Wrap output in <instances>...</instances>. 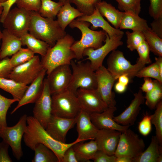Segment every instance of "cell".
<instances>
[{
  "mask_svg": "<svg viewBox=\"0 0 162 162\" xmlns=\"http://www.w3.org/2000/svg\"><path fill=\"white\" fill-rule=\"evenodd\" d=\"M52 114L63 118H76L81 109L76 94L68 88L51 95Z\"/></svg>",
  "mask_w": 162,
  "mask_h": 162,
  "instance_id": "6",
  "label": "cell"
},
{
  "mask_svg": "<svg viewBox=\"0 0 162 162\" xmlns=\"http://www.w3.org/2000/svg\"><path fill=\"white\" fill-rule=\"evenodd\" d=\"M145 143L134 131L129 128L121 132L114 154L116 157L125 156L133 159L144 150Z\"/></svg>",
  "mask_w": 162,
  "mask_h": 162,
  "instance_id": "9",
  "label": "cell"
},
{
  "mask_svg": "<svg viewBox=\"0 0 162 162\" xmlns=\"http://www.w3.org/2000/svg\"><path fill=\"white\" fill-rule=\"evenodd\" d=\"M47 77L51 95L68 88L70 82L72 70L70 65L59 66L54 69Z\"/></svg>",
  "mask_w": 162,
  "mask_h": 162,
  "instance_id": "16",
  "label": "cell"
},
{
  "mask_svg": "<svg viewBox=\"0 0 162 162\" xmlns=\"http://www.w3.org/2000/svg\"><path fill=\"white\" fill-rule=\"evenodd\" d=\"M23 138L25 145L33 151L39 143L46 146L55 153L59 162H62L64 154L69 148L83 141L77 138L69 143L57 141L51 136L39 122L32 116L27 117V127Z\"/></svg>",
  "mask_w": 162,
  "mask_h": 162,
  "instance_id": "1",
  "label": "cell"
},
{
  "mask_svg": "<svg viewBox=\"0 0 162 162\" xmlns=\"http://www.w3.org/2000/svg\"><path fill=\"white\" fill-rule=\"evenodd\" d=\"M76 96L81 110L90 114L101 112L108 107L96 89L80 88L77 90Z\"/></svg>",
  "mask_w": 162,
  "mask_h": 162,
  "instance_id": "15",
  "label": "cell"
},
{
  "mask_svg": "<svg viewBox=\"0 0 162 162\" xmlns=\"http://www.w3.org/2000/svg\"><path fill=\"white\" fill-rule=\"evenodd\" d=\"M70 66L72 76L68 89L76 94L80 88L96 89L97 87L95 71L92 68L90 62H86L71 61Z\"/></svg>",
  "mask_w": 162,
  "mask_h": 162,
  "instance_id": "5",
  "label": "cell"
},
{
  "mask_svg": "<svg viewBox=\"0 0 162 162\" xmlns=\"http://www.w3.org/2000/svg\"><path fill=\"white\" fill-rule=\"evenodd\" d=\"M139 15L131 11L124 12L121 21L119 29H130L133 31L143 32L149 27L146 20Z\"/></svg>",
  "mask_w": 162,
  "mask_h": 162,
  "instance_id": "25",
  "label": "cell"
},
{
  "mask_svg": "<svg viewBox=\"0 0 162 162\" xmlns=\"http://www.w3.org/2000/svg\"><path fill=\"white\" fill-rule=\"evenodd\" d=\"M90 25L88 22L76 19L69 25L71 28H78L81 33V39L75 41L71 47L77 60L83 58V53L85 49L90 48L97 49L105 42L107 34L103 30L97 31L92 29L89 28Z\"/></svg>",
  "mask_w": 162,
  "mask_h": 162,
  "instance_id": "4",
  "label": "cell"
},
{
  "mask_svg": "<svg viewBox=\"0 0 162 162\" xmlns=\"http://www.w3.org/2000/svg\"><path fill=\"white\" fill-rule=\"evenodd\" d=\"M46 70L44 68L36 78L28 86L21 99L11 112L12 114L22 106L34 103L41 95L43 88Z\"/></svg>",
  "mask_w": 162,
  "mask_h": 162,
  "instance_id": "21",
  "label": "cell"
},
{
  "mask_svg": "<svg viewBox=\"0 0 162 162\" xmlns=\"http://www.w3.org/2000/svg\"><path fill=\"white\" fill-rule=\"evenodd\" d=\"M126 86L118 82L114 86L115 91L118 93H122L125 92L127 88Z\"/></svg>",
  "mask_w": 162,
  "mask_h": 162,
  "instance_id": "54",
  "label": "cell"
},
{
  "mask_svg": "<svg viewBox=\"0 0 162 162\" xmlns=\"http://www.w3.org/2000/svg\"><path fill=\"white\" fill-rule=\"evenodd\" d=\"M17 0H7L6 1L1 3L3 7V10L0 17V22L2 23L7 14L10 10L12 5L15 3Z\"/></svg>",
  "mask_w": 162,
  "mask_h": 162,
  "instance_id": "52",
  "label": "cell"
},
{
  "mask_svg": "<svg viewBox=\"0 0 162 162\" xmlns=\"http://www.w3.org/2000/svg\"><path fill=\"white\" fill-rule=\"evenodd\" d=\"M34 56V53L28 48H21L12 56L10 59V63L14 68L28 61Z\"/></svg>",
  "mask_w": 162,
  "mask_h": 162,
  "instance_id": "37",
  "label": "cell"
},
{
  "mask_svg": "<svg viewBox=\"0 0 162 162\" xmlns=\"http://www.w3.org/2000/svg\"><path fill=\"white\" fill-rule=\"evenodd\" d=\"M75 41L74 38L67 34L58 40L53 46L50 47L45 55L42 57L41 62L48 75L55 68L59 66L69 64L76 58L71 46Z\"/></svg>",
  "mask_w": 162,
  "mask_h": 162,
  "instance_id": "3",
  "label": "cell"
},
{
  "mask_svg": "<svg viewBox=\"0 0 162 162\" xmlns=\"http://www.w3.org/2000/svg\"><path fill=\"white\" fill-rule=\"evenodd\" d=\"M76 20L89 23L92 25L91 29L93 30L100 28L104 31L110 38L123 37V31L111 26L101 15L95 7L93 12L89 15H83L77 18Z\"/></svg>",
  "mask_w": 162,
  "mask_h": 162,
  "instance_id": "22",
  "label": "cell"
},
{
  "mask_svg": "<svg viewBox=\"0 0 162 162\" xmlns=\"http://www.w3.org/2000/svg\"><path fill=\"white\" fill-rule=\"evenodd\" d=\"M96 7L101 15L106 17L114 28L119 29L124 12L119 11L111 4L104 1H100L98 2Z\"/></svg>",
  "mask_w": 162,
  "mask_h": 162,
  "instance_id": "27",
  "label": "cell"
},
{
  "mask_svg": "<svg viewBox=\"0 0 162 162\" xmlns=\"http://www.w3.org/2000/svg\"><path fill=\"white\" fill-rule=\"evenodd\" d=\"M162 147L155 136H152L151 142L146 149L133 162H162Z\"/></svg>",
  "mask_w": 162,
  "mask_h": 162,
  "instance_id": "26",
  "label": "cell"
},
{
  "mask_svg": "<svg viewBox=\"0 0 162 162\" xmlns=\"http://www.w3.org/2000/svg\"><path fill=\"white\" fill-rule=\"evenodd\" d=\"M154 82V88L144 96L146 104L151 110L155 109L162 98V84L156 80Z\"/></svg>",
  "mask_w": 162,
  "mask_h": 162,
  "instance_id": "35",
  "label": "cell"
},
{
  "mask_svg": "<svg viewBox=\"0 0 162 162\" xmlns=\"http://www.w3.org/2000/svg\"><path fill=\"white\" fill-rule=\"evenodd\" d=\"M115 162H133V159L125 156L116 157Z\"/></svg>",
  "mask_w": 162,
  "mask_h": 162,
  "instance_id": "56",
  "label": "cell"
},
{
  "mask_svg": "<svg viewBox=\"0 0 162 162\" xmlns=\"http://www.w3.org/2000/svg\"><path fill=\"white\" fill-rule=\"evenodd\" d=\"M33 151L34 155L32 160V162H59L55 153L43 144L37 145Z\"/></svg>",
  "mask_w": 162,
  "mask_h": 162,
  "instance_id": "32",
  "label": "cell"
},
{
  "mask_svg": "<svg viewBox=\"0 0 162 162\" xmlns=\"http://www.w3.org/2000/svg\"><path fill=\"white\" fill-rule=\"evenodd\" d=\"M28 87L12 79L0 77V88L9 93L18 102Z\"/></svg>",
  "mask_w": 162,
  "mask_h": 162,
  "instance_id": "30",
  "label": "cell"
},
{
  "mask_svg": "<svg viewBox=\"0 0 162 162\" xmlns=\"http://www.w3.org/2000/svg\"><path fill=\"white\" fill-rule=\"evenodd\" d=\"M136 76L140 78H153L162 84V75L155 62L147 67L142 68L137 72Z\"/></svg>",
  "mask_w": 162,
  "mask_h": 162,
  "instance_id": "38",
  "label": "cell"
},
{
  "mask_svg": "<svg viewBox=\"0 0 162 162\" xmlns=\"http://www.w3.org/2000/svg\"><path fill=\"white\" fill-rule=\"evenodd\" d=\"M74 4L84 15H89L94 12L97 4L101 0H68Z\"/></svg>",
  "mask_w": 162,
  "mask_h": 162,
  "instance_id": "39",
  "label": "cell"
},
{
  "mask_svg": "<svg viewBox=\"0 0 162 162\" xmlns=\"http://www.w3.org/2000/svg\"><path fill=\"white\" fill-rule=\"evenodd\" d=\"M116 156L110 155L104 152L98 150L92 160L94 162H115Z\"/></svg>",
  "mask_w": 162,
  "mask_h": 162,
  "instance_id": "48",
  "label": "cell"
},
{
  "mask_svg": "<svg viewBox=\"0 0 162 162\" xmlns=\"http://www.w3.org/2000/svg\"><path fill=\"white\" fill-rule=\"evenodd\" d=\"M31 11L17 7L10 9L2 23L4 29L20 38L28 32Z\"/></svg>",
  "mask_w": 162,
  "mask_h": 162,
  "instance_id": "10",
  "label": "cell"
},
{
  "mask_svg": "<svg viewBox=\"0 0 162 162\" xmlns=\"http://www.w3.org/2000/svg\"><path fill=\"white\" fill-rule=\"evenodd\" d=\"M90 114L81 110L76 117L77 138L83 141L94 140L98 130L92 122Z\"/></svg>",
  "mask_w": 162,
  "mask_h": 162,
  "instance_id": "23",
  "label": "cell"
},
{
  "mask_svg": "<svg viewBox=\"0 0 162 162\" xmlns=\"http://www.w3.org/2000/svg\"><path fill=\"white\" fill-rule=\"evenodd\" d=\"M95 71L97 82L96 90L108 107L115 106L116 102L112 88L116 80L103 65Z\"/></svg>",
  "mask_w": 162,
  "mask_h": 162,
  "instance_id": "13",
  "label": "cell"
},
{
  "mask_svg": "<svg viewBox=\"0 0 162 162\" xmlns=\"http://www.w3.org/2000/svg\"><path fill=\"white\" fill-rule=\"evenodd\" d=\"M122 38H110L107 34L104 44L96 49L91 48L85 49L83 56L87 57L86 59L89 61L92 68L95 71L103 65L105 58L110 52L123 45L121 40Z\"/></svg>",
  "mask_w": 162,
  "mask_h": 162,
  "instance_id": "12",
  "label": "cell"
},
{
  "mask_svg": "<svg viewBox=\"0 0 162 162\" xmlns=\"http://www.w3.org/2000/svg\"><path fill=\"white\" fill-rule=\"evenodd\" d=\"M9 145L2 140L0 142V162H12L8 154Z\"/></svg>",
  "mask_w": 162,
  "mask_h": 162,
  "instance_id": "49",
  "label": "cell"
},
{
  "mask_svg": "<svg viewBox=\"0 0 162 162\" xmlns=\"http://www.w3.org/2000/svg\"><path fill=\"white\" fill-rule=\"evenodd\" d=\"M17 100L7 98L0 94V128L7 126L6 116L11 105Z\"/></svg>",
  "mask_w": 162,
  "mask_h": 162,
  "instance_id": "41",
  "label": "cell"
},
{
  "mask_svg": "<svg viewBox=\"0 0 162 162\" xmlns=\"http://www.w3.org/2000/svg\"><path fill=\"white\" fill-rule=\"evenodd\" d=\"M28 32L34 37L43 40L50 47L64 36L66 32L63 30L57 20L44 17L38 12L31 11Z\"/></svg>",
  "mask_w": 162,
  "mask_h": 162,
  "instance_id": "2",
  "label": "cell"
},
{
  "mask_svg": "<svg viewBox=\"0 0 162 162\" xmlns=\"http://www.w3.org/2000/svg\"><path fill=\"white\" fill-rule=\"evenodd\" d=\"M150 25L152 31L162 38V17L154 19Z\"/></svg>",
  "mask_w": 162,
  "mask_h": 162,
  "instance_id": "51",
  "label": "cell"
},
{
  "mask_svg": "<svg viewBox=\"0 0 162 162\" xmlns=\"http://www.w3.org/2000/svg\"><path fill=\"white\" fill-rule=\"evenodd\" d=\"M34 103L33 117L45 129L52 115L51 94L46 78L44 79L42 94Z\"/></svg>",
  "mask_w": 162,
  "mask_h": 162,
  "instance_id": "14",
  "label": "cell"
},
{
  "mask_svg": "<svg viewBox=\"0 0 162 162\" xmlns=\"http://www.w3.org/2000/svg\"><path fill=\"white\" fill-rule=\"evenodd\" d=\"M44 68L39 56L34 55L28 61L14 67L8 78L27 85L36 78Z\"/></svg>",
  "mask_w": 162,
  "mask_h": 162,
  "instance_id": "11",
  "label": "cell"
},
{
  "mask_svg": "<svg viewBox=\"0 0 162 162\" xmlns=\"http://www.w3.org/2000/svg\"><path fill=\"white\" fill-rule=\"evenodd\" d=\"M20 39L22 45L26 46L34 54H40L41 57L45 55L50 47L46 42L34 37L28 32L22 36Z\"/></svg>",
  "mask_w": 162,
  "mask_h": 162,
  "instance_id": "31",
  "label": "cell"
},
{
  "mask_svg": "<svg viewBox=\"0 0 162 162\" xmlns=\"http://www.w3.org/2000/svg\"><path fill=\"white\" fill-rule=\"evenodd\" d=\"M83 142L74 144L73 147L79 162L89 161L98 150L97 144L95 140L88 142Z\"/></svg>",
  "mask_w": 162,
  "mask_h": 162,
  "instance_id": "28",
  "label": "cell"
},
{
  "mask_svg": "<svg viewBox=\"0 0 162 162\" xmlns=\"http://www.w3.org/2000/svg\"><path fill=\"white\" fill-rule=\"evenodd\" d=\"M150 51L158 56L162 57V38L149 28L143 32Z\"/></svg>",
  "mask_w": 162,
  "mask_h": 162,
  "instance_id": "34",
  "label": "cell"
},
{
  "mask_svg": "<svg viewBox=\"0 0 162 162\" xmlns=\"http://www.w3.org/2000/svg\"><path fill=\"white\" fill-rule=\"evenodd\" d=\"M145 101L144 96L140 89L134 94V98L129 106L122 113L114 117L118 124L129 126L134 124L141 110V105Z\"/></svg>",
  "mask_w": 162,
  "mask_h": 162,
  "instance_id": "19",
  "label": "cell"
},
{
  "mask_svg": "<svg viewBox=\"0 0 162 162\" xmlns=\"http://www.w3.org/2000/svg\"><path fill=\"white\" fill-rule=\"evenodd\" d=\"M3 10V7L2 5L1 4V2H0V17L2 14V11ZM2 32H1L0 28V46L1 44V41L2 39Z\"/></svg>",
  "mask_w": 162,
  "mask_h": 162,
  "instance_id": "57",
  "label": "cell"
},
{
  "mask_svg": "<svg viewBox=\"0 0 162 162\" xmlns=\"http://www.w3.org/2000/svg\"><path fill=\"white\" fill-rule=\"evenodd\" d=\"M7 0H0V2L2 3L6 1Z\"/></svg>",
  "mask_w": 162,
  "mask_h": 162,
  "instance_id": "59",
  "label": "cell"
},
{
  "mask_svg": "<svg viewBox=\"0 0 162 162\" xmlns=\"http://www.w3.org/2000/svg\"><path fill=\"white\" fill-rule=\"evenodd\" d=\"M136 50L139 55L137 62L144 65L151 63L149 55L150 51L146 40L140 45Z\"/></svg>",
  "mask_w": 162,
  "mask_h": 162,
  "instance_id": "43",
  "label": "cell"
},
{
  "mask_svg": "<svg viewBox=\"0 0 162 162\" xmlns=\"http://www.w3.org/2000/svg\"><path fill=\"white\" fill-rule=\"evenodd\" d=\"M76 117L67 118L52 115L45 129L56 140L65 143L67 134L76 124Z\"/></svg>",
  "mask_w": 162,
  "mask_h": 162,
  "instance_id": "17",
  "label": "cell"
},
{
  "mask_svg": "<svg viewBox=\"0 0 162 162\" xmlns=\"http://www.w3.org/2000/svg\"><path fill=\"white\" fill-rule=\"evenodd\" d=\"M148 13L154 19L162 17V0H150Z\"/></svg>",
  "mask_w": 162,
  "mask_h": 162,
  "instance_id": "46",
  "label": "cell"
},
{
  "mask_svg": "<svg viewBox=\"0 0 162 162\" xmlns=\"http://www.w3.org/2000/svg\"><path fill=\"white\" fill-rule=\"evenodd\" d=\"M64 4L60 1L56 2L52 0H41L38 12L44 17L54 19Z\"/></svg>",
  "mask_w": 162,
  "mask_h": 162,
  "instance_id": "33",
  "label": "cell"
},
{
  "mask_svg": "<svg viewBox=\"0 0 162 162\" xmlns=\"http://www.w3.org/2000/svg\"><path fill=\"white\" fill-rule=\"evenodd\" d=\"M121 132L114 130H98L95 137L98 150L114 155Z\"/></svg>",
  "mask_w": 162,
  "mask_h": 162,
  "instance_id": "20",
  "label": "cell"
},
{
  "mask_svg": "<svg viewBox=\"0 0 162 162\" xmlns=\"http://www.w3.org/2000/svg\"><path fill=\"white\" fill-rule=\"evenodd\" d=\"M127 47L131 51L136 50L137 47L145 41V38L142 32L133 31L130 32H126Z\"/></svg>",
  "mask_w": 162,
  "mask_h": 162,
  "instance_id": "40",
  "label": "cell"
},
{
  "mask_svg": "<svg viewBox=\"0 0 162 162\" xmlns=\"http://www.w3.org/2000/svg\"><path fill=\"white\" fill-rule=\"evenodd\" d=\"M107 63V70L116 80L123 74L127 75L131 79L136 76L137 72L145 66L137 61L132 64L125 58L122 51L116 50L111 52Z\"/></svg>",
  "mask_w": 162,
  "mask_h": 162,
  "instance_id": "8",
  "label": "cell"
},
{
  "mask_svg": "<svg viewBox=\"0 0 162 162\" xmlns=\"http://www.w3.org/2000/svg\"><path fill=\"white\" fill-rule=\"evenodd\" d=\"M27 117L24 114L14 126L0 128V137L11 147L13 154L18 160L23 155L21 141L27 127Z\"/></svg>",
  "mask_w": 162,
  "mask_h": 162,
  "instance_id": "7",
  "label": "cell"
},
{
  "mask_svg": "<svg viewBox=\"0 0 162 162\" xmlns=\"http://www.w3.org/2000/svg\"><path fill=\"white\" fill-rule=\"evenodd\" d=\"M8 57L0 61V77L8 78L13 68L10 63Z\"/></svg>",
  "mask_w": 162,
  "mask_h": 162,
  "instance_id": "47",
  "label": "cell"
},
{
  "mask_svg": "<svg viewBox=\"0 0 162 162\" xmlns=\"http://www.w3.org/2000/svg\"><path fill=\"white\" fill-rule=\"evenodd\" d=\"M83 15L82 13L67 2L64 4L58 12L57 20L62 29L65 31L67 26L73 20Z\"/></svg>",
  "mask_w": 162,
  "mask_h": 162,
  "instance_id": "29",
  "label": "cell"
},
{
  "mask_svg": "<svg viewBox=\"0 0 162 162\" xmlns=\"http://www.w3.org/2000/svg\"><path fill=\"white\" fill-rule=\"evenodd\" d=\"M122 11H131L139 14L141 10V0H115Z\"/></svg>",
  "mask_w": 162,
  "mask_h": 162,
  "instance_id": "42",
  "label": "cell"
},
{
  "mask_svg": "<svg viewBox=\"0 0 162 162\" xmlns=\"http://www.w3.org/2000/svg\"><path fill=\"white\" fill-rule=\"evenodd\" d=\"M152 123L151 115L146 113L139 123L138 129L140 133L144 136H146L152 130Z\"/></svg>",
  "mask_w": 162,
  "mask_h": 162,
  "instance_id": "45",
  "label": "cell"
},
{
  "mask_svg": "<svg viewBox=\"0 0 162 162\" xmlns=\"http://www.w3.org/2000/svg\"><path fill=\"white\" fill-rule=\"evenodd\" d=\"M2 32L0 60L14 54L22 48V45L20 38L10 33L5 29Z\"/></svg>",
  "mask_w": 162,
  "mask_h": 162,
  "instance_id": "24",
  "label": "cell"
},
{
  "mask_svg": "<svg viewBox=\"0 0 162 162\" xmlns=\"http://www.w3.org/2000/svg\"><path fill=\"white\" fill-rule=\"evenodd\" d=\"M154 113L151 115L152 124L155 127L156 136L159 144L162 145V101L157 105Z\"/></svg>",
  "mask_w": 162,
  "mask_h": 162,
  "instance_id": "36",
  "label": "cell"
},
{
  "mask_svg": "<svg viewBox=\"0 0 162 162\" xmlns=\"http://www.w3.org/2000/svg\"><path fill=\"white\" fill-rule=\"evenodd\" d=\"M144 82L140 87V90L142 92L147 93L151 91L154 87V80L151 78H144Z\"/></svg>",
  "mask_w": 162,
  "mask_h": 162,
  "instance_id": "53",
  "label": "cell"
},
{
  "mask_svg": "<svg viewBox=\"0 0 162 162\" xmlns=\"http://www.w3.org/2000/svg\"><path fill=\"white\" fill-rule=\"evenodd\" d=\"M116 109L115 106H109L101 112L91 113L90 116L91 120L98 130H114L122 132L130 126L121 125L114 121V113Z\"/></svg>",
  "mask_w": 162,
  "mask_h": 162,
  "instance_id": "18",
  "label": "cell"
},
{
  "mask_svg": "<svg viewBox=\"0 0 162 162\" xmlns=\"http://www.w3.org/2000/svg\"><path fill=\"white\" fill-rule=\"evenodd\" d=\"M118 82L127 86L129 83L130 79L126 74H123L120 76L118 78Z\"/></svg>",
  "mask_w": 162,
  "mask_h": 162,
  "instance_id": "55",
  "label": "cell"
},
{
  "mask_svg": "<svg viewBox=\"0 0 162 162\" xmlns=\"http://www.w3.org/2000/svg\"><path fill=\"white\" fill-rule=\"evenodd\" d=\"M15 3L18 8L28 11L38 12L41 0H17Z\"/></svg>",
  "mask_w": 162,
  "mask_h": 162,
  "instance_id": "44",
  "label": "cell"
},
{
  "mask_svg": "<svg viewBox=\"0 0 162 162\" xmlns=\"http://www.w3.org/2000/svg\"><path fill=\"white\" fill-rule=\"evenodd\" d=\"M59 1L63 2L64 4L67 2H68V0H59Z\"/></svg>",
  "mask_w": 162,
  "mask_h": 162,
  "instance_id": "58",
  "label": "cell"
},
{
  "mask_svg": "<svg viewBox=\"0 0 162 162\" xmlns=\"http://www.w3.org/2000/svg\"><path fill=\"white\" fill-rule=\"evenodd\" d=\"M73 146L69 148L64 152L62 162H78Z\"/></svg>",
  "mask_w": 162,
  "mask_h": 162,
  "instance_id": "50",
  "label": "cell"
}]
</instances>
